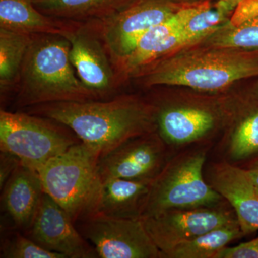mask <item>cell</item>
Wrapping results in <instances>:
<instances>
[{
	"instance_id": "1",
	"label": "cell",
	"mask_w": 258,
	"mask_h": 258,
	"mask_svg": "<svg viewBox=\"0 0 258 258\" xmlns=\"http://www.w3.org/2000/svg\"><path fill=\"white\" fill-rule=\"evenodd\" d=\"M24 109L66 125L100 156L129 139L157 131L154 105L135 95L108 101L55 102Z\"/></svg>"
},
{
	"instance_id": "2",
	"label": "cell",
	"mask_w": 258,
	"mask_h": 258,
	"mask_svg": "<svg viewBox=\"0 0 258 258\" xmlns=\"http://www.w3.org/2000/svg\"><path fill=\"white\" fill-rule=\"evenodd\" d=\"M254 76H258V50L198 43L149 64L134 79L147 88L181 86L217 93Z\"/></svg>"
},
{
	"instance_id": "3",
	"label": "cell",
	"mask_w": 258,
	"mask_h": 258,
	"mask_svg": "<svg viewBox=\"0 0 258 258\" xmlns=\"http://www.w3.org/2000/svg\"><path fill=\"white\" fill-rule=\"evenodd\" d=\"M64 37L34 34L15 86L19 108L64 101L98 100L79 79L70 60Z\"/></svg>"
},
{
	"instance_id": "4",
	"label": "cell",
	"mask_w": 258,
	"mask_h": 258,
	"mask_svg": "<svg viewBox=\"0 0 258 258\" xmlns=\"http://www.w3.org/2000/svg\"><path fill=\"white\" fill-rule=\"evenodd\" d=\"M210 144L192 146L171 156L153 180L142 219L173 209L215 207L227 203L205 177Z\"/></svg>"
},
{
	"instance_id": "5",
	"label": "cell",
	"mask_w": 258,
	"mask_h": 258,
	"mask_svg": "<svg viewBox=\"0 0 258 258\" xmlns=\"http://www.w3.org/2000/svg\"><path fill=\"white\" fill-rule=\"evenodd\" d=\"M99 157L97 151L80 142L37 171L44 191L64 209L75 225L96 212L102 186Z\"/></svg>"
},
{
	"instance_id": "6",
	"label": "cell",
	"mask_w": 258,
	"mask_h": 258,
	"mask_svg": "<svg viewBox=\"0 0 258 258\" xmlns=\"http://www.w3.org/2000/svg\"><path fill=\"white\" fill-rule=\"evenodd\" d=\"M233 99L232 95L151 101L155 108L157 132L170 152L208 144L225 129Z\"/></svg>"
},
{
	"instance_id": "7",
	"label": "cell",
	"mask_w": 258,
	"mask_h": 258,
	"mask_svg": "<svg viewBox=\"0 0 258 258\" xmlns=\"http://www.w3.org/2000/svg\"><path fill=\"white\" fill-rule=\"evenodd\" d=\"M81 142L66 125L26 111H0V151L35 171Z\"/></svg>"
},
{
	"instance_id": "8",
	"label": "cell",
	"mask_w": 258,
	"mask_h": 258,
	"mask_svg": "<svg viewBox=\"0 0 258 258\" xmlns=\"http://www.w3.org/2000/svg\"><path fill=\"white\" fill-rule=\"evenodd\" d=\"M185 5L172 0H132L111 16L93 20L115 71L148 30Z\"/></svg>"
},
{
	"instance_id": "9",
	"label": "cell",
	"mask_w": 258,
	"mask_h": 258,
	"mask_svg": "<svg viewBox=\"0 0 258 258\" xmlns=\"http://www.w3.org/2000/svg\"><path fill=\"white\" fill-rule=\"evenodd\" d=\"M101 258H160L140 219L113 218L93 214L76 224Z\"/></svg>"
},
{
	"instance_id": "10",
	"label": "cell",
	"mask_w": 258,
	"mask_h": 258,
	"mask_svg": "<svg viewBox=\"0 0 258 258\" xmlns=\"http://www.w3.org/2000/svg\"><path fill=\"white\" fill-rule=\"evenodd\" d=\"M142 220L161 255L206 232L238 222L227 202L215 207L173 209Z\"/></svg>"
},
{
	"instance_id": "11",
	"label": "cell",
	"mask_w": 258,
	"mask_h": 258,
	"mask_svg": "<svg viewBox=\"0 0 258 258\" xmlns=\"http://www.w3.org/2000/svg\"><path fill=\"white\" fill-rule=\"evenodd\" d=\"M172 154L157 131L129 139L98 158L102 181L111 178L153 180Z\"/></svg>"
},
{
	"instance_id": "12",
	"label": "cell",
	"mask_w": 258,
	"mask_h": 258,
	"mask_svg": "<svg viewBox=\"0 0 258 258\" xmlns=\"http://www.w3.org/2000/svg\"><path fill=\"white\" fill-rule=\"evenodd\" d=\"M70 60L81 82L98 99L119 86L114 67L93 21L82 22L66 37Z\"/></svg>"
},
{
	"instance_id": "13",
	"label": "cell",
	"mask_w": 258,
	"mask_h": 258,
	"mask_svg": "<svg viewBox=\"0 0 258 258\" xmlns=\"http://www.w3.org/2000/svg\"><path fill=\"white\" fill-rule=\"evenodd\" d=\"M23 233L43 248L64 258L98 257L67 212L45 191L30 228Z\"/></svg>"
},
{
	"instance_id": "14",
	"label": "cell",
	"mask_w": 258,
	"mask_h": 258,
	"mask_svg": "<svg viewBox=\"0 0 258 258\" xmlns=\"http://www.w3.org/2000/svg\"><path fill=\"white\" fill-rule=\"evenodd\" d=\"M198 5H185L171 18L144 34L134 50L115 71L119 86L128 80L134 79L149 64L183 48L180 29L196 10Z\"/></svg>"
},
{
	"instance_id": "15",
	"label": "cell",
	"mask_w": 258,
	"mask_h": 258,
	"mask_svg": "<svg viewBox=\"0 0 258 258\" xmlns=\"http://www.w3.org/2000/svg\"><path fill=\"white\" fill-rule=\"evenodd\" d=\"M205 177L233 209L244 235L258 230V195L243 168L219 160L210 163Z\"/></svg>"
},
{
	"instance_id": "16",
	"label": "cell",
	"mask_w": 258,
	"mask_h": 258,
	"mask_svg": "<svg viewBox=\"0 0 258 258\" xmlns=\"http://www.w3.org/2000/svg\"><path fill=\"white\" fill-rule=\"evenodd\" d=\"M1 190V210L8 220L6 229L26 232L44 194L38 173L21 164Z\"/></svg>"
},
{
	"instance_id": "17",
	"label": "cell",
	"mask_w": 258,
	"mask_h": 258,
	"mask_svg": "<svg viewBox=\"0 0 258 258\" xmlns=\"http://www.w3.org/2000/svg\"><path fill=\"white\" fill-rule=\"evenodd\" d=\"M234 97L232 111L224 129L220 148L225 160L231 164L258 154V107H249Z\"/></svg>"
},
{
	"instance_id": "18",
	"label": "cell",
	"mask_w": 258,
	"mask_h": 258,
	"mask_svg": "<svg viewBox=\"0 0 258 258\" xmlns=\"http://www.w3.org/2000/svg\"><path fill=\"white\" fill-rule=\"evenodd\" d=\"M153 180H104L95 214L113 218L141 220Z\"/></svg>"
},
{
	"instance_id": "19",
	"label": "cell",
	"mask_w": 258,
	"mask_h": 258,
	"mask_svg": "<svg viewBox=\"0 0 258 258\" xmlns=\"http://www.w3.org/2000/svg\"><path fill=\"white\" fill-rule=\"evenodd\" d=\"M81 23L44 14L32 0H0V28L30 35L47 34L66 37Z\"/></svg>"
},
{
	"instance_id": "20",
	"label": "cell",
	"mask_w": 258,
	"mask_h": 258,
	"mask_svg": "<svg viewBox=\"0 0 258 258\" xmlns=\"http://www.w3.org/2000/svg\"><path fill=\"white\" fill-rule=\"evenodd\" d=\"M44 14L76 22L101 20L123 8L132 0H32Z\"/></svg>"
},
{
	"instance_id": "21",
	"label": "cell",
	"mask_w": 258,
	"mask_h": 258,
	"mask_svg": "<svg viewBox=\"0 0 258 258\" xmlns=\"http://www.w3.org/2000/svg\"><path fill=\"white\" fill-rule=\"evenodd\" d=\"M32 35L0 28V91L2 98L14 91Z\"/></svg>"
},
{
	"instance_id": "22",
	"label": "cell",
	"mask_w": 258,
	"mask_h": 258,
	"mask_svg": "<svg viewBox=\"0 0 258 258\" xmlns=\"http://www.w3.org/2000/svg\"><path fill=\"white\" fill-rule=\"evenodd\" d=\"M239 222L218 227L161 255V258H215L227 244L244 236Z\"/></svg>"
},
{
	"instance_id": "23",
	"label": "cell",
	"mask_w": 258,
	"mask_h": 258,
	"mask_svg": "<svg viewBox=\"0 0 258 258\" xmlns=\"http://www.w3.org/2000/svg\"><path fill=\"white\" fill-rule=\"evenodd\" d=\"M234 11L217 0L212 4L210 0L198 3L196 10L180 29L183 48L196 45L227 23Z\"/></svg>"
},
{
	"instance_id": "24",
	"label": "cell",
	"mask_w": 258,
	"mask_h": 258,
	"mask_svg": "<svg viewBox=\"0 0 258 258\" xmlns=\"http://www.w3.org/2000/svg\"><path fill=\"white\" fill-rule=\"evenodd\" d=\"M199 43L258 50V15L240 24H232L228 20Z\"/></svg>"
},
{
	"instance_id": "25",
	"label": "cell",
	"mask_w": 258,
	"mask_h": 258,
	"mask_svg": "<svg viewBox=\"0 0 258 258\" xmlns=\"http://www.w3.org/2000/svg\"><path fill=\"white\" fill-rule=\"evenodd\" d=\"M6 230L2 237V258H64L62 254L43 248L20 231Z\"/></svg>"
},
{
	"instance_id": "26",
	"label": "cell",
	"mask_w": 258,
	"mask_h": 258,
	"mask_svg": "<svg viewBox=\"0 0 258 258\" xmlns=\"http://www.w3.org/2000/svg\"><path fill=\"white\" fill-rule=\"evenodd\" d=\"M21 164L20 159L11 153L0 151V189Z\"/></svg>"
},
{
	"instance_id": "27",
	"label": "cell",
	"mask_w": 258,
	"mask_h": 258,
	"mask_svg": "<svg viewBox=\"0 0 258 258\" xmlns=\"http://www.w3.org/2000/svg\"><path fill=\"white\" fill-rule=\"evenodd\" d=\"M243 169L252 184L258 187V160L254 161L247 169Z\"/></svg>"
},
{
	"instance_id": "28",
	"label": "cell",
	"mask_w": 258,
	"mask_h": 258,
	"mask_svg": "<svg viewBox=\"0 0 258 258\" xmlns=\"http://www.w3.org/2000/svg\"><path fill=\"white\" fill-rule=\"evenodd\" d=\"M220 1L227 5L232 11H234L235 8H237V5L244 1V0H220Z\"/></svg>"
},
{
	"instance_id": "29",
	"label": "cell",
	"mask_w": 258,
	"mask_h": 258,
	"mask_svg": "<svg viewBox=\"0 0 258 258\" xmlns=\"http://www.w3.org/2000/svg\"><path fill=\"white\" fill-rule=\"evenodd\" d=\"M176 3L183 5H192L196 3H201V2L205 1V0H172Z\"/></svg>"
},
{
	"instance_id": "30",
	"label": "cell",
	"mask_w": 258,
	"mask_h": 258,
	"mask_svg": "<svg viewBox=\"0 0 258 258\" xmlns=\"http://www.w3.org/2000/svg\"><path fill=\"white\" fill-rule=\"evenodd\" d=\"M254 189H255L256 193H257V195H258V187H256V186H254Z\"/></svg>"
},
{
	"instance_id": "31",
	"label": "cell",
	"mask_w": 258,
	"mask_h": 258,
	"mask_svg": "<svg viewBox=\"0 0 258 258\" xmlns=\"http://www.w3.org/2000/svg\"><path fill=\"white\" fill-rule=\"evenodd\" d=\"M255 241H256V242H257V247H258V237H257V238H255Z\"/></svg>"
}]
</instances>
